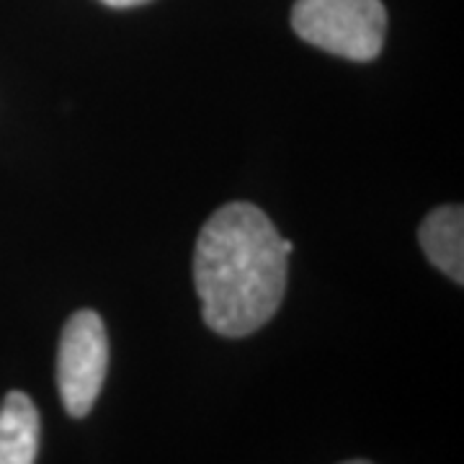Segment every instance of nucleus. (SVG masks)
Here are the masks:
<instances>
[{
	"label": "nucleus",
	"instance_id": "f257e3e1",
	"mask_svg": "<svg viewBox=\"0 0 464 464\" xmlns=\"http://www.w3.org/2000/svg\"><path fill=\"white\" fill-rule=\"evenodd\" d=\"M295 243L248 201L219 207L204 222L194 250V284L204 323L225 338H243L276 315L286 292Z\"/></svg>",
	"mask_w": 464,
	"mask_h": 464
},
{
	"label": "nucleus",
	"instance_id": "f03ea898",
	"mask_svg": "<svg viewBox=\"0 0 464 464\" xmlns=\"http://www.w3.org/2000/svg\"><path fill=\"white\" fill-rule=\"evenodd\" d=\"M292 29L317 50L372 63L384 44L387 11L382 0H297Z\"/></svg>",
	"mask_w": 464,
	"mask_h": 464
},
{
	"label": "nucleus",
	"instance_id": "7ed1b4c3",
	"mask_svg": "<svg viewBox=\"0 0 464 464\" xmlns=\"http://www.w3.org/2000/svg\"><path fill=\"white\" fill-rule=\"evenodd\" d=\"M109 369V338L99 313L78 310L60 335L57 390L72 418H85L99 400Z\"/></svg>",
	"mask_w": 464,
	"mask_h": 464
},
{
	"label": "nucleus",
	"instance_id": "20e7f679",
	"mask_svg": "<svg viewBox=\"0 0 464 464\" xmlns=\"http://www.w3.org/2000/svg\"><path fill=\"white\" fill-rule=\"evenodd\" d=\"M418 243L439 271L457 284L464 282V209L459 204L429 212L418 230Z\"/></svg>",
	"mask_w": 464,
	"mask_h": 464
},
{
	"label": "nucleus",
	"instance_id": "39448f33",
	"mask_svg": "<svg viewBox=\"0 0 464 464\" xmlns=\"http://www.w3.org/2000/svg\"><path fill=\"white\" fill-rule=\"evenodd\" d=\"M39 429V413L32 398L8 392L0 405V464L36 462Z\"/></svg>",
	"mask_w": 464,
	"mask_h": 464
},
{
	"label": "nucleus",
	"instance_id": "423d86ee",
	"mask_svg": "<svg viewBox=\"0 0 464 464\" xmlns=\"http://www.w3.org/2000/svg\"><path fill=\"white\" fill-rule=\"evenodd\" d=\"M103 5H111V8H134V5H142L150 0H101Z\"/></svg>",
	"mask_w": 464,
	"mask_h": 464
},
{
	"label": "nucleus",
	"instance_id": "0eeeda50",
	"mask_svg": "<svg viewBox=\"0 0 464 464\" xmlns=\"http://www.w3.org/2000/svg\"><path fill=\"white\" fill-rule=\"evenodd\" d=\"M343 464H372V462H364V459H353V462H343Z\"/></svg>",
	"mask_w": 464,
	"mask_h": 464
}]
</instances>
